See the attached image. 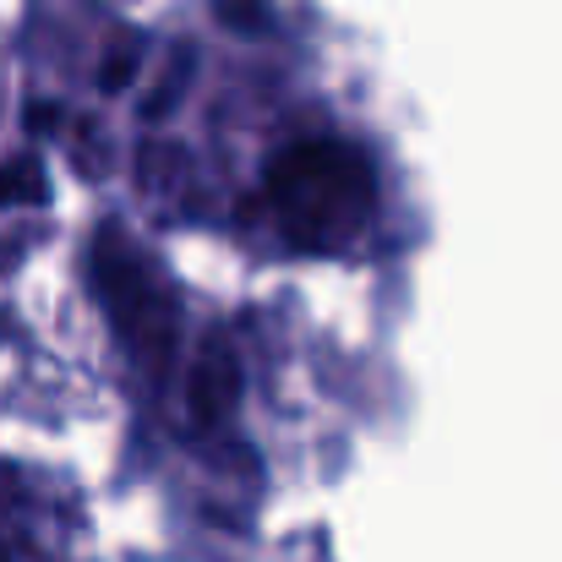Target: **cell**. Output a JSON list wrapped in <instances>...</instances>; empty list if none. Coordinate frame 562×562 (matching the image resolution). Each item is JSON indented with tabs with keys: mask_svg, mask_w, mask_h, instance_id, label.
Returning a JSON list of instances; mask_svg holds the SVG:
<instances>
[{
	"mask_svg": "<svg viewBox=\"0 0 562 562\" xmlns=\"http://www.w3.org/2000/svg\"><path fill=\"white\" fill-rule=\"evenodd\" d=\"M262 191L279 229L301 251H339L372 224L376 170L345 137H306L273 154Z\"/></svg>",
	"mask_w": 562,
	"mask_h": 562,
	"instance_id": "1",
	"label": "cell"
},
{
	"mask_svg": "<svg viewBox=\"0 0 562 562\" xmlns=\"http://www.w3.org/2000/svg\"><path fill=\"white\" fill-rule=\"evenodd\" d=\"M93 290L137 356H170L176 345V295L154 273V262L115 229L93 240Z\"/></svg>",
	"mask_w": 562,
	"mask_h": 562,
	"instance_id": "2",
	"label": "cell"
},
{
	"mask_svg": "<svg viewBox=\"0 0 562 562\" xmlns=\"http://www.w3.org/2000/svg\"><path fill=\"white\" fill-rule=\"evenodd\" d=\"M240 387H246V372H240V356L229 339H207L191 361V376H187V409L191 420L202 426H218L224 415H235L240 404Z\"/></svg>",
	"mask_w": 562,
	"mask_h": 562,
	"instance_id": "3",
	"label": "cell"
},
{
	"mask_svg": "<svg viewBox=\"0 0 562 562\" xmlns=\"http://www.w3.org/2000/svg\"><path fill=\"white\" fill-rule=\"evenodd\" d=\"M137 66H143L137 38H121V44H110V55H104V66H99V82L115 93V88H126V82L137 77Z\"/></svg>",
	"mask_w": 562,
	"mask_h": 562,
	"instance_id": "4",
	"label": "cell"
},
{
	"mask_svg": "<svg viewBox=\"0 0 562 562\" xmlns=\"http://www.w3.org/2000/svg\"><path fill=\"white\" fill-rule=\"evenodd\" d=\"M187 71H191V49H181V55H176V66H170L159 82H154V93H148V104H143V115H148V121H154V115H165V110L181 99V88H187Z\"/></svg>",
	"mask_w": 562,
	"mask_h": 562,
	"instance_id": "5",
	"label": "cell"
},
{
	"mask_svg": "<svg viewBox=\"0 0 562 562\" xmlns=\"http://www.w3.org/2000/svg\"><path fill=\"white\" fill-rule=\"evenodd\" d=\"M33 191H38V170H33V165L0 170V202H16V196H33Z\"/></svg>",
	"mask_w": 562,
	"mask_h": 562,
	"instance_id": "6",
	"label": "cell"
},
{
	"mask_svg": "<svg viewBox=\"0 0 562 562\" xmlns=\"http://www.w3.org/2000/svg\"><path fill=\"white\" fill-rule=\"evenodd\" d=\"M0 562H11V558H5V547H0Z\"/></svg>",
	"mask_w": 562,
	"mask_h": 562,
	"instance_id": "7",
	"label": "cell"
}]
</instances>
